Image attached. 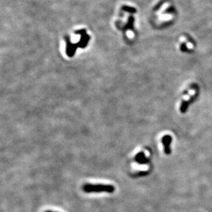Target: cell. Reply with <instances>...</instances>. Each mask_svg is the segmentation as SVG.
<instances>
[{
    "instance_id": "cell-1",
    "label": "cell",
    "mask_w": 212,
    "mask_h": 212,
    "mask_svg": "<svg viewBox=\"0 0 212 212\" xmlns=\"http://www.w3.org/2000/svg\"><path fill=\"white\" fill-rule=\"evenodd\" d=\"M82 189L86 193H99V192L113 193L115 191V187L112 185L87 183L84 185Z\"/></svg>"
},
{
    "instance_id": "cell-2",
    "label": "cell",
    "mask_w": 212,
    "mask_h": 212,
    "mask_svg": "<svg viewBox=\"0 0 212 212\" xmlns=\"http://www.w3.org/2000/svg\"><path fill=\"white\" fill-rule=\"evenodd\" d=\"M172 138L170 135H164L162 137L161 143L163 145V148L165 154H169L171 153V144H172Z\"/></svg>"
},
{
    "instance_id": "cell-3",
    "label": "cell",
    "mask_w": 212,
    "mask_h": 212,
    "mask_svg": "<svg viewBox=\"0 0 212 212\" xmlns=\"http://www.w3.org/2000/svg\"><path fill=\"white\" fill-rule=\"evenodd\" d=\"M135 161L139 165H146L149 164L150 159L149 157H146L144 152L141 151L135 155Z\"/></svg>"
},
{
    "instance_id": "cell-4",
    "label": "cell",
    "mask_w": 212,
    "mask_h": 212,
    "mask_svg": "<svg viewBox=\"0 0 212 212\" xmlns=\"http://www.w3.org/2000/svg\"><path fill=\"white\" fill-rule=\"evenodd\" d=\"M46 212H57V211H46Z\"/></svg>"
}]
</instances>
